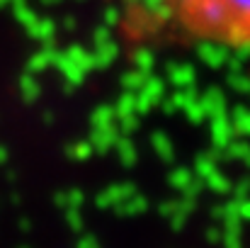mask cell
<instances>
[{"label":"cell","mask_w":250,"mask_h":248,"mask_svg":"<svg viewBox=\"0 0 250 248\" xmlns=\"http://www.w3.org/2000/svg\"><path fill=\"white\" fill-rule=\"evenodd\" d=\"M134 17L207 46L250 51V0H134Z\"/></svg>","instance_id":"obj_1"}]
</instances>
